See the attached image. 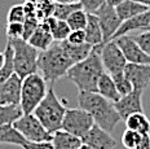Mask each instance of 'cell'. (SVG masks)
Instances as JSON below:
<instances>
[{
    "mask_svg": "<svg viewBox=\"0 0 150 149\" xmlns=\"http://www.w3.org/2000/svg\"><path fill=\"white\" fill-rule=\"evenodd\" d=\"M112 77V80H114L115 86H117V89L119 92L120 97L122 96H126L128 95L129 92L133 91V87L131 84V82L126 78L124 73H119V74H115V75H111Z\"/></svg>",
    "mask_w": 150,
    "mask_h": 149,
    "instance_id": "cell-30",
    "label": "cell"
},
{
    "mask_svg": "<svg viewBox=\"0 0 150 149\" xmlns=\"http://www.w3.org/2000/svg\"><path fill=\"white\" fill-rule=\"evenodd\" d=\"M25 1H30V3H33V4L38 5V4H40L42 1H44V0H25Z\"/></svg>",
    "mask_w": 150,
    "mask_h": 149,
    "instance_id": "cell-46",
    "label": "cell"
},
{
    "mask_svg": "<svg viewBox=\"0 0 150 149\" xmlns=\"http://www.w3.org/2000/svg\"><path fill=\"white\" fill-rule=\"evenodd\" d=\"M78 102L82 109L87 110L92 116L95 125L110 133L122 121L114 106V102L109 101L97 92H79Z\"/></svg>",
    "mask_w": 150,
    "mask_h": 149,
    "instance_id": "cell-2",
    "label": "cell"
},
{
    "mask_svg": "<svg viewBox=\"0 0 150 149\" xmlns=\"http://www.w3.org/2000/svg\"><path fill=\"white\" fill-rule=\"evenodd\" d=\"M47 92H48L47 80L43 78V75L39 71L30 74L26 78H23L22 86H21V100H20V106L22 109L23 114L34 113L35 108L45 97Z\"/></svg>",
    "mask_w": 150,
    "mask_h": 149,
    "instance_id": "cell-6",
    "label": "cell"
},
{
    "mask_svg": "<svg viewBox=\"0 0 150 149\" xmlns=\"http://www.w3.org/2000/svg\"><path fill=\"white\" fill-rule=\"evenodd\" d=\"M141 136H142V133L127 128L123 132V135H122V144L127 149H136L140 140H141Z\"/></svg>",
    "mask_w": 150,
    "mask_h": 149,
    "instance_id": "cell-31",
    "label": "cell"
},
{
    "mask_svg": "<svg viewBox=\"0 0 150 149\" xmlns=\"http://www.w3.org/2000/svg\"><path fill=\"white\" fill-rule=\"evenodd\" d=\"M146 30H150V23H149V26H148V29H146Z\"/></svg>",
    "mask_w": 150,
    "mask_h": 149,
    "instance_id": "cell-48",
    "label": "cell"
},
{
    "mask_svg": "<svg viewBox=\"0 0 150 149\" xmlns=\"http://www.w3.org/2000/svg\"><path fill=\"white\" fill-rule=\"evenodd\" d=\"M5 64L3 66V69L0 70V86L7 80L12 74L14 73V66H13V48L9 44V42L7 43V47H5Z\"/></svg>",
    "mask_w": 150,
    "mask_h": 149,
    "instance_id": "cell-28",
    "label": "cell"
},
{
    "mask_svg": "<svg viewBox=\"0 0 150 149\" xmlns=\"http://www.w3.org/2000/svg\"><path fill=\"white\" fill-rule=\"evenodd\" d=\"M149 23H150V8L148 11L142 12V13L137 14L135 17L123 21L122 25L119 26V29L115 31V34L112 35V38L110 40H114V39L119 38V36L127 35L128 33L136 31V30H144V31H145V30L148 29Z\"/></svg>",
    "mask_w": 150,
    "mask_h": 149,
    "instance_id": "cell-16",
    "label": "cell"
},
{
    "mask_svg": "<svg viewBox=\"0 0 150 149\" xmlns=\"http://www.w3.org/2000/svg\"><path fill=\"white\" fill-rule=\"evenodd\" d=\"M43 21L48 23L54 42H62V40L67 39V36H69V34H70L71 29H70V26L67 25L66 21L57 20V18L53 17V16L48 17V18H44Z\"/></svg>",
    "mask_w": 150,
    "mask_h": 149,
    "instance_id": "cell-23",
    "label": "cell"
},
{
    "mask_svg": "<svg viewBox=\"0 0 150 149\" xmlns=\"http://www.w3.org/2000/svg\"><path fill=\"white\" fill-rule=\"evenodd\" d=\"M9 44L13 48V66L14 73L21 79L26 78L27 75L38 73V57L39 49L30 44L29 42L22 38L8 39Z\"/></svg>",
    "mask_w": 150,
    "mask_h": 149,
    "instance_id": "cell-5",
    "label": "cell"
},
{
    "mask_svg": "<svg viewBox=\"0 0 150 149\" xmlns=\"http://www.w3.org/2000/svg\"><path fill=\"white\" fill-rule=\"evenodd\" d=\"M4 64H5V53L4 52H0V70L3 69Z\"/></svg>",
    "mask_w": 150,
    "mask_h": 149,
    "instance_id": "cell-42",
    "label": "cell"
},
{
    "mask_svg": "<svg viewBox=\"0 0 150 149\" xmlns=\"http://www.w3.org/2000/svg\"><path fill=\"white\" fill-rule=\"evenodd\" d=\"M56 3L53 0H44L40 4L36 5V17L39 21H43L44 18L53 16Z\"/></svg>",
    "mask_w": 150,
    "mask_h": 149,
    "instance_id": "cell-32",
    "label": "cell"
},
{
    "mask_svg": "<svg viewBox=\"0 0 150 149\" xmlns=\"http://www.w3.org/2000/svg\"><path fill=\"white\" fill-rule=\"evenodd\" d=\"M13 126L27 141H52V133L33 113L22 114Z\"/></svg>",
    "mask_w": 150,
    "mask_h": 149,
    "instance_id": "cell-7",
    "label": "cell"
},
{
    "mask_svg": "<svg viewBox=\"0 0 150 149\" xmlns=\"http://www.w3.org/2000/svg\"><path fill=\"white\" fill-rule=\"evenodd\" d=\"M97 16L100 26L102 30V38H104V43L109 42L112 35L115 34L119 26L122 25V21L118 17L117 12H115V7L105 3L104 5H101L97 11L93 12Z\"/></svg>",
    "mask_w": 150,
    "mask_h": 149,
    "instance_id": "cell-10",
    "label": "cell"
},
{
    "mask_svg": "<svg viewBox=\"0 0 150 149\" xmlns=\"http://www.w3.org/2000/svg\"><path fill=\"white\" fill-rule=\"evenodd\" d=\"M25 20H26V14H25L23 4L12 5L11 9L8 11V14H7V23H9V22L23 23Z\"/></svg>",
    "mask_w": 150,
    "mask_h": 149,
    "instance_id": "cell-33",
    "label": "cell"
},
{
    "mask_svg": "<svg viewBox=\"0 0 150 149\" xmlns=\"http://www.w3.org/2000/svg\"><path fill=\"white\" fill-rule=\"evenodd\" d=\"M66 40L71 44H83L86 43V33L84 30H71Z\"/></svg>",
    "mask_w": 150,
    "mask_h": 149,
    "instance_id": "cell-38",
    "label": "cell"
},
{
    "mask_svg": "<svg viewBox=\"0 0 150 149\" xmlns=\"http://www.w3.org/2000/svg\"><path fill=\"white\" fill-rule=\"evenodd\" d=\"M93 125H95V121L87 110L82 109V108L79 109L71 108V109H66L61 130L82 139L92 128Z\"/></svg>",
    "mask_w": 150,
    "mask_h": 149,
    "instance_id": "cell-8",
    "label": "cell"
},
{
    "mask_svg": "<svg viewBox=\"0 0 150 149\" xmlns=\"http://www.w3.org/2000/svg\"><path fill=\"white\" fill-rule=\"evenodd\" d=\"M40 21L38 20L36 17H33V18H26V20L23 21V33H22V39L26 40V42H29V39L31 38V35H33L34 33H35V30L38 29V26H39Z\"/></svg>",
    "mask_w": 150,
    "mask_h": 149,
    "instance_id": "cell-34",
    "label": "cell"
},
{
    "mask_svg": "<svg viewBox=\"0 0 150 149\" xmlns=\"http://www.w3.org/2000/svg\"><path fill=\"white\" fill-rule=\"evenodd\" d=\"M22 114L20 105H0V126L13 125Z\"/></svg>",
    "mask_w": 150,
    "mask_h": 149,
    "instance_id": "cell-26",
    "label": "cell"
},
{
    "mask_svg": "<svg viewBox=\"0 0 150 149\" xmlns=\"http://www.w3.org/2000/svg\"><path fill=\"white\" fill-rule=\"evenodd\" d=\"M79 149H92V148H91L89 145H87V144H84V143H83V144L79 147Z\"/></svg>",
    "mask_w": 150,
    "mask_h": 149,
    "instance_id": "cell-47",
    "label": "cell"
},
{
    "mask_svg": "<svg viewBox=\"0 0 150 149\" xmlns=\"http://www.w3.org/2000/svg\"><path fill=\"white\" fill-rule=\"evenodd\" d=\"M29 43L33 47L39 49V51H45V49H48L51 47L53 43H54V39L52 36V33H51L48 23L44 22V21H40L35 33L29 39Z\"/></svg>",
    "mask_w": 150,
    "mask_h": 149,
    "instance_id": "cell-17",
    "label": "cell"
},
{
    "mask_svg": "<svg viewBox=\"0 0 150 149\" xmlns=\"http://www.w3.org/2000/svg\"><path fill=\"white\" fill-rule=\"evenodd\" d=\"M133 39L137 42V44L141 47V49L148 56H150V30H145L144 33L135 35Z\"/></svg>",
    "mask_w": 150,
    "mask_h": 149,
    "instance_id": "cell-36",
    "label": "cell"
},
{
    "mask_svg": "<svg viewBox=\"0 0 150 149\" xmlns=\"http://www.w3.org/2000/svg\"><path fill=\"white\" fill-rule=\"evenodd\" d=\"M23 149H54L52 141H26L22 145Z\"/></svg>",
    "mask_w": 150,
    "mask_h": 149,
    "instance_id": "cell-39",
    "label": "cell"
},
{
    "mask_svg": "<svg viewBox=\"0 0 150 149\" xmlns=\"http://www.w3.org/2000/svg\"><path fill=\"white\" fill-rule=\"evenodd\" d=\"M60 44L73 64H76V62H80V61L86 60V58L91 55L93 47H95V45H91L88 43H83V44H71V43H69L67 40H62V42H60Z\"/></svg>",
    "mask_w": 150,
    "mask_h": 149,
    "instance_id": "cell-18",
    "label": "cell"
},
{
    "mask_svg": "<svg viewBox=\"0 0 150 149\" xmlns=\"http://www.w3.org/2000/svg\"><path fill=\"white\" fill-rule=\"evenodd\" d=\"M23 9H25V14H26V18H33L36 17V5L33 4L30 1H25L23 3ZM38 18V17H36Z\"/></svg>",
    "mask_w": 150,
    "mask_h": 149,
    "instance_id": "cell-40",
    "label": "cell"
},
{
    "mask_svg": "<svg viewBox=\"0 0 150 149\" xmlns=\"http://www.w3.org/2000/svg\"><path fill=\"white\" fill-rule=\"evenodd\" d=\"M97 94L104 96L105 99H108V100L111 102H115L120 99V95H119V92H118L114 80H112V77L110 74L106 73V71L101 75V78L98 79Z\"/></svg>",
    "mask_w": 150,
    "mask_h": 149,
    "instance_id": "cell-22",
    "label": "cell"
},
{
    "mask_svg": "<svg viewBox=\"0 0 150 149\" xmlns=\"http://www.w3.org/2000/svg\"><path fill=\"white\" fill-rule=\"evenodd\" d=\"M133 1H136V3H140V4H142V5H146V7H149V8H150V0H133Z\"/></svg>",
    "mask_w": 150,
    "mask_h": 149,
    "instance_id": "cell-45",
    "label": "cell"
},
{
    "mask_svg": "<svg viewBox=\"0 0 150 149\" xmlns=\"http://www.w3.org/2000/svg\"><path fill=\"white\" fill-rule=\"evenodd\" d=\"M22 79L16 73L0 86V105H20Z\"/></svg>",
    "mask_w": 150,
    "mask_h": 149,
    "instance_id": "cell-15",
    "label": "cell"
},
{
    "mask_svg": "<svg viewBox=\"0 0 150 149\" xmlns=\"http://www.w3.org/2000/svg\"><path fill=\"white\" fill-rule=\"evenodd\" d=\"M87 20H88V12L82 8L73 12L66 20V22L71 30H84L87 26Z\"/></svg>",
    "mask_w": 150,
    "mask_h": 149,
    "instance_id": "cell-27",
    "label": "cell"
},
{
    "mask_svg": "<svg viewBox=\"0 0 150 149\" xmlns=\"http://www.w3.org/2000/svg\"><path fill=\"white\" fill-rule=\"evenodd\" d=\"M79 3L82 4V7L84 11H87L88 13H93L97 9L104 5L106 3V0H79Z\"/></svg>",
    "mask_w": 150,
    "mask_h": 149,
    "instance_id": "cell-37",
    "label": "cell"
},
{
    "mask_svg": "<svg viewBox=\"0 0 150 149\" xmlns=\"http://www.w3.org/2000/svg\"><path fill=\"white\" fill-rule=\"evenodd\" d=\"M74 64L62 49L60 42H54L48 49L39 52L38 71L51 83L66 77L69 69Z\"/></svg>",
    "mask_w": 150,
    "mask_h": 149,
    "instance_id": "cell-3",
    "label": "cell"
},
{
    "mask_svg": "<svg viewBox=\"0 0 150 149\" xmlns=\"http://www.w3.org/2000/svg\"><path fill=\"white\" fill-rule=\"evenodd\" d=\"M56 4H69V3H75L78 0H53Z\"/></svg>",
    "mask_w": 150,
    "mask_h": 149,
    "instance_id": "cell-43",
    "label": "cell"
},
{
    "mask_svg": "<svg viewBox=\"0 0 150 149\" xmlns=\"http://www.w3.org/2000/svg\"><path fill=\"white\" fill-rule=\"evenodd\" d=\"M136 149H150V133H144Z\"/></svg>",
    "mask_w": 150,
    "mask_h": 149,
    "instance_id": "cell-41",
    "label": "cell"
},
{
    "mask_svg": "<svg viewBox=\"0 0 150 149\" xmlns=\"http://www.w3.org/2000/svg\"><path fill=\"white\" fill-rule=\"evenodd\" d=\"M86 33V43L91 45H100L104 43L102 38V30L100 26L98 18L95 13H88V20H87V26L84 29Z\"/></svg>",
    "mask_w": 150,
    "mask_h": 149,
    "instance_id": "cell-20",
    "label": "cell"
},
{
    "mask_svg": "<svg viewBox=\"0 0 150 149\" xmlns=\"http://www.w3.org/2000/svg\"><path fill=\"white\" fill-rule=\"evenodd\" d=\"M66 109L67 108L65 106V105L62 104V101L57 97V95L54 94V89H53V87L51 86L48 88V92H47L45 97L43 99L42 102L35 108L33 114L53 135L56 131L61 130L62 121H64Z\"/></svg>",
    "mask_w": 150,
    "mask_h": 149,
    "instance_id": "cell-4",
    "label": "cell"
},
{
    "mask_svg": "<svg viewBox=\"0 0 150 149\" xmlns=\"http://www.w3.org/2000/svg\"><path fill=\"white\" fill-rule=\"evenodd\" d=\"M23 33V25L20 22H9L7 23V29H5V34H7L8 39H18L22 38Z\"/></svg>",
    "mask_w": 150,
    "mask_h": 149,
    "instance_id": "cell-35",
    "label": "cell"
},
{
    "mask_svg": "<svg viewBox=\"0 0 150 149\" xmlns=\"http://www.w3.org/2000/svg\"><path fill=\"white\" fill-rule=\"evenodd\" d=\"M52 144L54 149H79L83 144L82 139L64 130H58L52 135Z\"/></svg>",
    "mask_w": 150,
    "mask_h": 149,
    "instance_id": "cell-19",
    "label": "cell"
},
{
    "mask_svg": "<svg viewBox=\"0 0 150 149\" xmlns=\"http://www.w3.org/2000/svg\"><path fill=\"white\" fill-rule=\"evenodd\" d=\"M82 141L92 149H114L117 147V140L111 133L97 125H93L92 128L82 138Z\"/></svg>",
    "mask_w": 150,
    "mask_h": 149,
    "instance_id": "cell-14",
    "label": "cell"
},
{
    "mask_svg": "<svg viewBox=\"0 0 150 149\" xmlns=\"http://www.w3.org/2000/svg\"><path fill=\"white\" fill-rule=\"evenodd\" d=\"M27 140L14 128L13 125H3L0 126V144H11V145H22Z\"/></svg>",
    "mask_w": 150,
    "mask_h": 149,
    "instance_id": "cell-24",
    "label": "cell"
},
{
    "mask_svg": "<svg viewBox=\"0 0 150 149\" xmlns=\"http://www.w3.org/2000/svg\"><path fill=\"white\" fill-rule=\"evenodd\" d=\"M148 9L149 7L140 4V3H136L133 0H123L118 5H115V12H117L118 17H119L122 22L128 20V18H132L137 16V14L142 13V12L148 11Z\"/></svg>",
    "mask_w": 150,
    "mask_h": 149,
    "instance_id": "cell-21",
    "label": "cell"
},
{
    "mask_svg": "<svg viewBox=\"0 0 150 149\" xmlns=\"http://www.w3.org/2000/svg\"><path fill=\"white\" fill-rule=\"evenodd\" d=\"M123 0H106V3L108 4H110V5H112V7H115V5H118L119 3H122Z\"/></svg>",
    "mask_w": 150,
    "mask_h": 149,
    "instance_id": "cell-44",
    "label": "cell"
},
{
    "mask_svg": "<svg viewBox=\"0 0 150 149\" xmlns=\"http://www.w3.org/2000/svg\"><path fill=\"white\" fill-rule=\"evenodd\" d=\"M82 4L79 3V0L75 3H69V4H56L54 5V12H53V17H56L57 20H64L66 21L69 16L73 12L82 9Z\"/></svg>",
    "mask_w": 150,
    "mask_h": 149,
    "instance_id": "cell-29",
    "label": "cell"
},
{
    "mask_svg": "<svg viewBox=\"0 0 150 149\" xmlns=\"http://www.w3.org/2000/svg\"><path fill=\"white\" fill-rule=\"evenodd\" d=\"M100 45H95L88 57L74 64L66 74V78L74 83L79 92H97L98 79L105 73L100 55Z\"/></svg>",
    "mask_w": 150,
    "mask_h": 149,
    "instance_id": "cell-1",
    "label": "cell"
},
{
    "mask_svg": "<svg viewBox=\"0 0 150 149\" xmlns=\"http://www.w3.org/2000/svg\"><path fill=\"white\" fill-rule=\"evenodd\" d=\"M124 122H126L127 128L129 130H133V131L140 132L142 135L144 133H150V119L144 114V111L131 114Z\"/></svg>",
    "mask_w": 150,
    "mask_h": 149,
    "instance_id": "cell-25",
    "label": "cell"
},
{
    "mask_svg": "<svg viewBox=\"0 0 150 149\" xmlns=\"http://www.w3.org/2000/svg\"><path fill=\"white\" fill-rule=\"evenodd\" d=\"M100 55H101L104 69L108 74L115 75V74L124 71L127 60L124 57V55L122 53L120 48L115 43V40H109L106 43H102L100 45Z\"/></svg>",
    "mask_w": 150,
    "mask_h": 149,
    "instance_id": "cell-9",
    "label": "cell"
},
{
    "mask_svg": "<svg viewBox=\"0 0 150 149\" xmlns=\"http://www.w3.org/2000/svg\"><path fill=\"white\" fill-rule=\"evenodd\" d=\"M142 94L141 89H133L126 96H122L118 101L114 102V106L117 111L119 113L122 121H126L131 114L135 113H142Z\"/></svg>",
    "mask_w": 150,
    "mask_h": 149,
    "instance_id": "cell-12",
    "label": "cell"
},
{
    "mask_svg": "<svg viewBox=\"0 0 150 149\" xmlns=\"http://www.w3.org/2000/svg\"><path fill=\"white\" fill-rule=\"evenodd\" d=\"M118 47L120 48L122 53L124 55L127 62L129 64H150V56H148L141 49L133 36L123 35L114 39Z\"/></svg>",
    "mask_w": 150,
    "mask_h": 149,
    "instance_id": "cell-11",
    "label": "cell"
},
{
    "mask_svg": "<svg viewBox=\"0 0 150 149\" xmlns=\"http://www.w3.org/2000/svg\"><path fill=\"white\" fill-rule=\"evenodd\" d=\"M124 75L131 82L133 89L145 91L150 83V64H129L124 67Z\"/></svg>",
    "mask_w": 150,
    "mask_h": 149,
    "instance_id": "cell-13",
    "label": "cell"
}]
</instances>
